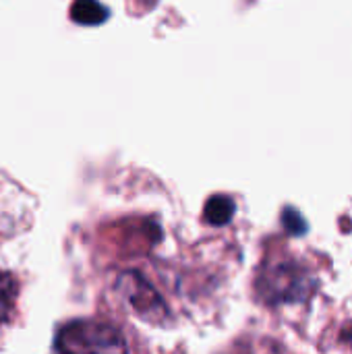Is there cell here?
I'll use <instances>...</instances> for the list:
<instances>
[{
    "label": "cell",
    "instance_id": "6da1fadb",
    "mask_svg": "<svg viewBox=\"0 0 352 354\" xmlns=\"http://www.w3.org/2000/svg\"><path fill=\"white\" fill-rule=\"evenodd\" d=\"M317 288V278L305 266L282 261L266 266L257 278V295L268 305H290L307 301Z\"/></svg>",
    "mask_w": 352,
    "mask_h": 354
},
{
    "label": "cell",
    "instance_id": "7a4b0ae2",
    "mask_svg": "<svg viewBox=\"0 0 352 354\" xmlns=\"http://www.w3.org/2000/svg\"><path fill=\"white\" fill-rule=\"evenodd\" d=\"M56 348L62 354H129L124 336L106 322L75 319L60 328Z\"/></svg>",
    "mask_w": 352,
    "mask_h": 354
},
{
    "label": "cell",
    "instance_id": "3957f363",
    "mask_svg": "<svg viewBox=\"0 0 352 354\" xmlns=\"http://www.w3.org/2000/svg\"><path fill=\"white\" fill-rule=\"evenodd\" d=\"M116 288L141 319H145L149 324L166 322L168 307L164 305L162 297L147 284V280L143 276H139L137 272H127L120 276Z\"/></svg>",
    "mask_w": 352,
    "mask_h": 354
},
{
    "label": "cell",
    "instance_id": "277c9868",
    "mask_svg": "<svg viewBox=\"0 0 352 354\" xmlns=\"http://www.w3.org/2000/svg\"><path fill=\"white\" fill-rule=\"evenodd\" d=\"M237 212V203L228 195H214L203 207V220L212 226H226Z\"/></svg>",
    "mask_w": 352,
    "mask_h": 354
},
{
    "label": "cell",
    "instance_id": "5b68a950",
    "mask_svg": "<svg viewBox=\"0 0 352 354\" xmlns=\"http://www.w3.org/2000/svg\"><path fill=\"white\" fill-rule=\"evenodd\" d=\"M108 8L100 2L81 0L71 6V19L79 25H100L108 19Z\"/></svg>",
    "mask_w": 352,
    "mask_h": 354
},
{
    "label": "cell",
    "instance_id": "8992f818",
    "mask_svg": "<svg viewBox=\"0 0 352 354\" xmlns=\"http://www.w3.org/2000/svg\"><path fill=\"white\" fill-rule=\"evenodd\" d=\"M17 299V282L12 276L0 272V324L8 319Z\"/></svg>",
    "mask_w": 352,
    "mask_h": 354
},
{
    "label": "cell",
    "instance_id": "52a82bcc",
    "mask_svg": "<svg viewBox=\"0 0 352 354\" xmlns=\"http://www.w3.org/2000/svg\"><path fill=\"white\" fill-rule=\"evenodd\" d=\"M282 226L288 234L293 236H303L307 232V220L301 216V212L297 207H284L282 212Z\"/></svg>",
    "mask_w": 352,
    "mask_h": 354
},
{
    "label": "cell",
    "instance_id": "ba28073f",
    "mask_svg": "<svg viewBox=\"0 0 352 354\" xmlns=\"http://www.w3.org/2000/svg\"><path fill=\"white\" fill-rule=\"evenodd\" d=\"M344 340H346V342L352 346V330H349V332L344 334Z\"/></svg>",
    "mask_w": 352,
    "mask_h": 354
}]
</instances>
